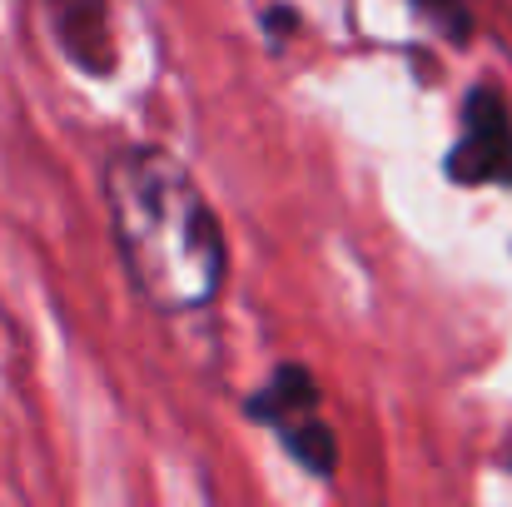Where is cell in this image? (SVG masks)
Here are the masks:
<instances>
[{
  "label": "cell",
  "instance_id": "6da1fadb",
  "mask_svg": "<svg viewBox=\"0 0 512 507\" xmlns=\"http://www.w3.org/2000/svg\"><path fill=\"white\" fill-rule=\"evenodd\" d=\"M105 209L135 294L160 314H199L224 294L229 244L199 179L160 145H125L105 165Z\"/></svg>",
  "mask_w": 512,
  "mask_h": 507
},
{
  "label": "cell",
  "instance_id": "7a4b0ae2",
  "mask_svg": "<svg viewBox=\"0 0 512 507\" xmlns=\"http://www.w3.org/2000/svg\"><path fill=\"white\" fill-rule=\"evenodd\" d=\"M249 418H259L264 428H274V438L284 443V453L299 468H309L319 483L334 478V468H339V438L319 418V378L304 363H279L269 373V383L249 398Z\"/></svg>",
  "mask_w": 512,
  "mask_h": 507
},
{
  "label": "cell",
  "instance_id": "3957f363",
  "mask_svg": "<svg viewBox=\"0 0 512 507\" xmlns=\"http://www.w3.org/2000/svg\"><path fill=\"white\" fill-rule=\"evenodd\" d=\"M458 184H512V110L493 85H473L463 100V135L448 155Z\"/></svg>",
  "mask_w": 512,
  "mask_h": 507
},
{
  "label": "cell",
  "instance_id": "277c9868",
  "mask_svg": "<svg viewBox=\"0 0 512 507\" xmlns=\"http://www.w3.org/2000/svg\"><path fill=\"white\" fill-rule=\"evenodd\" d=\"M55 35L65 55L85 75H115V30H110V0H45Z\"/></svg>",
  "mask_w": 512,
  "mask_h": 507
}]
</instances>
